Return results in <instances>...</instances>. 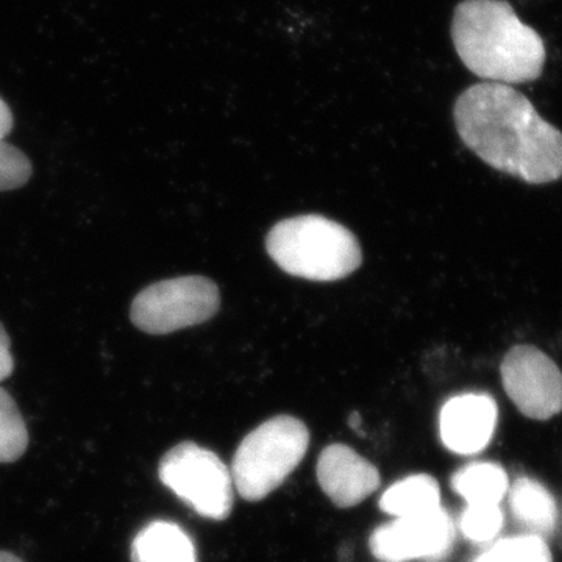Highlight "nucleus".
<instances>
[{"mask_svg":"<svg viewBox=\"0 0 562 562\" xmlns=\"http://www.w3.org/2000/svg\"><path fill=\"white\" fill-rule=\"evenodd\" d=\"M462 143L491 168L530 184L562 177V133L509 85L476 83L454 102Z\"/></svg>","mask_w":562,"mask_h":562,"instance_id":"1","label":"nucleus"},{"mask_svg":"<svg viewBox=\"0 0 562 562\" xmlns=\"http://www.w3.org/2000/svg\"><path fill=\"white\" fill-rule=\"evenodd\" d=\"M454 50L480 79L519 85L539 79L546 44L506 0H462L452 20Z\"/></svg>","mask_w":562,"mask_h":562,"instance_id":"2","label":"nucleus"},{"mask_svg":"<svg viewBox=\"0 0 562 562\" xmlns=\"http://www.w3.org/2000/svg\"><path fill=\"white\" fill-rule=\"evenodd\" d=\"M266 249L281 271L312 281L346 279L362 261L361 246L353 233L319 214L273 225Z\"/></svg>","mask_w":562,"mask_h":562,"instance_id":"3","label":"nucleus"},{"mask_svg":"<svg viewBox=\"0 0 562 562\" xmlns=\"http://www.w3.org/2000/svg\"><path fill=\"white\" fill-rule=\"evenodd\" d=\"M310 431L292 416L272 417L250 431L236 450L232 479L244 501L258 502L279 490L301 464Z\"/></svg>","mask_w":562,"mask_h":562,"instance_id":"4","label":"nucleus"},{"mask_svg":"<svg viewBox=\"0 0 562 562\" xmlns=\"http://www.w3.org/2000/svg\"><path fill=\"white\" fill-rule=\"evenodd\" d=\"M161 483L199 516L225 520L233 509L232 472L221 458L194 442H181L161 458Z\"/></svg>","mask_w":562,"mask_h":562,"instance_id":"5","label":"nucleus"},{"mask_svg":"<svg viewBox=\"0 0 562 562\" xmlns=\"http://www.w3.org/2000/svg\"><path fill=\"white\" fill-rule=\"evenodd\" d=\"M220 288L206 277L162 280L140 291L132 303L135 327L149 335H169L203 324L220 312Z\"/></svg>","mask_w":562,"mask_h":562,"instance_id":"6","label":"nucleus"},{"mask_svg":"<svg viewBox=\"0 0 562 562\" xmlns=\"http://www.w3.org/2000/svg\"><path fill=\"white\" fill-rule=\"evenodd\" d=\"M501 373L506 394L525 417L549 420L562 412V372L538 347H513Z\"/></svg>","mask_w":562,"mask_h":562,"instance_id":"7","label":"nucleus"},{"mask_svg":"<svg viewBox=\"0 0 562 562\" xmlns=\"http://www.w3.org/2000/svg\"><path fill=\"white\" fill-rule=\"evenodd\" d=\"M453 542L452 517L439 506L417 516L398 517L376 528L369 546L373 557L386 562H442L452 553Z\"/></svg>","mask_w":562,"mask_h":562,"instance_id":"8","label":"nucleus"},{"mask_svg":"<svg viewBox=\"0 0 562 562\" xmlns=\"http://www.w3.org/2000/svg\"><path fill=\"white\" fill-rule=\"evenodd\" d=\"M498 408L487 394H462L450 398L439 416L443 446L458 454H475L490 446L497 427Z\"/></svg>","mask_w":562,"mask_h":562,"instance_id":"9","label":"nucleus"},{"mask_svg":"<svg viewBox=\"0 0 562 562\" xmlns=\"http://www.w3.org/2000/svg\"><path fill=\"white\" fill-rule=\"evenodd\" d=\"M317 480L338 508L360 505L382 482L375 465L344 443H331L321 453Z\"/></svg>","mask_w":562,"mask_h":562,"instance_id":"10","label":"nucleus"},{"mask_svg":"<svg viewBox=\"0 0 562 562\" xmlns=\"http://www.w3.org/2000/svg\"><path fill=\"white\" fill-rule=\"evenodd\" d=\"M133 562H198L194 543L177 524L146 525L132 542Z\"/></svg>","mask_w":562,"mask_h":562,"instance_id":"11","label":"nucleus"},{"mask_svg":"<svg viewBox=\"0 0 562 562\" xmlns=\"http://www.w3.org/2000/svg\"><path fill=\"white\" fill-rule=\"evenodd\" d=\"M506 495L517 524L542 539L552 535L558 524V506L541 483L522 476L508 487Z\"/></svg>","mask_w":562,"mask_h":562,"instance_id":"12","label":"nucleus"},{"mask_svg":"<svg viewBox=\"0 0 562 562\" xmlns=\"http://www.w3.org/2000/svg\"><path fill=\"white\" fill-rule=\"evenodd\" d=\"M439 506H441L439 484L432 476L424 473L392 484L380 498L382 512L391 514L395 519L432 512Z\"/></svg>","mask_w":562,"mask_h":562,"instance_id":"13","label":"nucleus"},{"mask_svg":"<svg viewBox=\"0 0 562 562\" xmlns=\"http://www.w3.org/2000/svg\"><path fill=\"white\" fill-rule=\"evenodd\" d=\"M453 491L468 505H501L508 494V475L492 462H473L454 473Z\"/></svg>","mask_w":562,"mask_h":562,"instance_id":"14","label":"nucleus"},{"mask_svg":"<svg viewBox=\"0 0 562 562\" xmlns=\"http://www.w3.org/2000/svg\"><path fill=\"white\" fill-rule=\"evenodd\" d=\"M29 446V431L13 397L0 387V464L20 460Z\"/></svg>","mask_w":562,"mask_h":562,"instance_id":"15","label":"nucleus"},{"mask_svg":"<svg viewBox=\"0 0 562 562\" xmlns=\"http://www.w3.org/2000/svg\"><path fill=\"white\" fill-rule=\"evenodd\" d=\"M475 562H553L552 552L542 538L535 535L502 539Z\"/></svg>","mask_w":562,"mask_h":562,"instance_id":"16","label":"nucleus"},{"mask_svg":"<svg viewBox=\"0 0 562 562\" xmlns=\"http://www.w3.org/2000/svg\"><path fill=\"white\" fill-rule=\"evenodd\" d=\"M503 522L501 505H468L460 519V530L469 541L486 543L497 538Z\"/></svg>","mask_w":562,"mask_h":562,"instance_id":"17","label":"nucleus"},{"mask_svg":"<svg viewBox=\"0 0 562 562\" xmlns=\"http://www.w3.org/2000/svg\"><path fill=\"white\" fill-rule=\"evenodd\" d=\"M31 176V160L18 147L0 139V191L18 190Z\"/></svg>","mask_w":562,"mask_h":562,"instance_id":"18","label":"nucleus"},{"mask_svg":"<svg viewBox=\"0 0 562 562\" xmlns=\"http://www.w3.org/2000/svg\"><path fill=\"white\" fill-rule=\"evenodd\" d=\"M14 361L13 357H11L10 350V338L7 335L5 328L0 324V382L9 379L11 373H13Z\"/></svg>","mask_w":562,"mask_h":562,"instance_id":"19","label":"nucleus"},{"mask_svg":"<svg viewBox=\"0 0 562 562\" xmlns=\"http://www.w3.org/2000/svg\"><path fill=\"white\" fill-rule=\"evenodd\" d=\"M13 128V114L5 102L0 99V139L5 138Z\"/></svg>","mask_w":562,"mask_h":562,"instance_id":"20","label":"nucleus"},{"mask_svg":"<svg viewBox=\"0 0 562 562\" xmlns=\"http://www.w3.org/2000/svg\"><path fill=\"white\" fill-rule=\"evenodd\" d=\"M0 562H24L21 558H18L16 554H11L9 552H0Z\"/></svg>","mask_w":562,"mask_h":562,"instance_id":"21","label":"nucleus"},{"mask_svg":"<svg viewBox=\"0 0 562 562\" xmlns=\"http://www.w3.org/2000/svg\"><path fill=\"white\" fill-rule=\"evenodd\" d=\"M350 427L358 431V427L361 425L360 416L357 413L351 414L349 419Z\"/></svg>","mask_w":562,"mask_h":562,"instance_id":"22","label":"nucleus"}]
</instances>
